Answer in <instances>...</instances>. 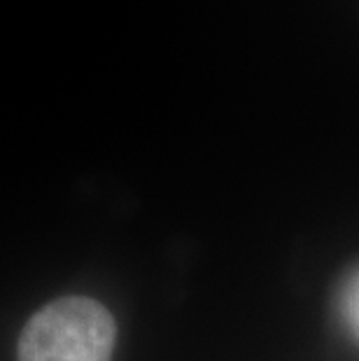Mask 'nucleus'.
<instances>
[{
    "label": "nucleus",
    "mask_w": 359,
    "mask_h": 361,
    "mask_svg": "<svg viewBox=\"0 0 359 361\" xmlns=\"http://www.w3.org/2000/svg\"><path fill=\"white\" fill-rule=\"evenodd\" d=\"M114 326L108 308L87 296L47 303L28 319L19 338V361H110Z\"/></svg>",
    "instance_id": "nucleus-1"
},
{
    "label": "nucleus",
    "mask_w": 359,
    "mask_h": 361,
    "mask_svg": "<svg viewBox=\"0 0 359 361\" xmlns=\"http://www.w3.org/2000/svg\"><path fill=\"white\" fill-rule=\"evenodd\" d=\"M343 317H346L348 329L357 338L359 334V312H357V275L348 280L346 289H343Z\"/></svg>",
    "instance_id": "nucleus-2"
}]
</instances>
